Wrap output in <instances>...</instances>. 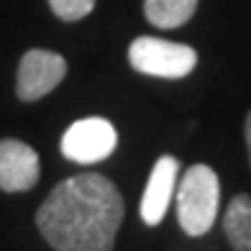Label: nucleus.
<instances>
[{"label":"nucleus","instance_id":"obj_1","mask_svg":"<svg viewBox=\"0 0 251 251\" xmlns=\"http://www.w3.org/2000/svg\"><path fill=\"white\" fill-rule=\"evenodd\" d=\"M123 213L118 187L85 172L49 192L36 210V228L54 251H113Z\"/></svg>","mask_w":251,"mask_h":251},{"label":"nucleus","instance_id":"obj_8","mask_svg":"<svg viewBox=\"0 0 251 251\" xmlns=\"http://www.w3.org/2000/svg\"><path fill=\"white\" fill-rule=\"evenodd\" d=\"M223 233L233 251H251V198L236 195L223 215Z\"/></svg>","mask_w":251,"mask_h":251},{"label":"nucleus","instance_id":"obj_3","mask_svg":"<svg viewBox=\"0 0 251 251\" xmlns=\"http://www.w3.org/2000/svg\"><path fill=\"white\" fill-rule=\"evenodd\" d=\"M128 62L141 75L162 77V79H182L195 70L198 51L187 47V44L139 36L128 47Z\"/></svg>","mask_w":251,"mask_h":251},{"label":"nucleus","instance_id":"obj_11","mask_svg":"<svg viewBox=\"0 0 251 251\" xmlns=\"http://www.w3.org/2000/svg\"><path fill=\"white\" fill-rule=\"evenodd\" d=\"M244 139H246V151H249V167H251V110L246 113V121H244Z\"/></svg>","mask_w":251,"mask_h":251},{"label":"nucleus","instance_id":"obj_4","mask_svg":"<svg viewBox=\"0 0 251 251\" xmlns=\"http://www.w3.org/2000/svg\"><path fill=\"white\" fill-rule=\"evenodd\" d=\"M118 133L105 118H82L75 121L62 136V154L75 164H95L116 151Z\"/></svg>","mask_w":251,"mask_h":251},{"label":"nucleus","instance_id":"obj_2","mask_svg":"<svg viewBox=\"0 0 251 251\" xmlns=\"http://www.w3.org/2000/svg\"><path fill=\"white\" fill-rule=\"evenodd\" d=\"M221 202L218 175L208 164L190 167L177 187V218L187 236H205L215 223Z\"/></svg>","mask_w":251,"mask_h":251},{"label":"nucleus","instance_id":"obj_10","mask_svg":"<svg viewBox=\"0 0 251 251\" xmlns=\"http://www.w3.org/2000/svg\"><path fill=\"white\" fill-rule=\"evenodd\" d=\"M49 8L59 21L75 24V21H82L85 16L93 13L95 0H49Z\"/></svg>","mask_w":251,"mask_h":251},{"label":"nucleus","instance_id":"obj_9","mask_svg":"<svg viewBox=\"0 0 251 251\" xmlns=\"http://www.w3.org/2000/svg\"><path fill=\"white\" fill-rule=\"evenodd\" d=\"M200 0H144V16L156 28H179L195 16Z\"/></svg>","mask_w":251,"mask_h":251},{"label":"nucleus","instance_id":"obj_7","mask_svg":"<svg viewBox=\"0 0 251 251\" xmlns=\"http://www.w3.org/2000/svg\"><path fill=\"white\" fill-rule=\"evenodd\" d=\"M179 177V162L175 156H159L156 164L151 167L149 182L141 195V221L146 226H159L167 215V208L172 202V195L177 190Z\"/></svg>","mask_w":251,"mask_h":251},{"label":"nucleus","instance_id":"obj_5","mask_svg":"<svg viewBox=\"0 0 251 251\" xmlns=\"http://www.w3.org/2000/svg\"><path fill=\"white\" fill-rule=\"evenodd\" d=\"M67 77V59L49 49H28L18 62L16 95L24 102H36Z\"/></svg>","mask_w":251,"mask_h":251},{"label":"nucleus","instance_id":"obj_6","mask_svg":"<svg viewBox=\"0 0 251 251\" xmlns=\"http://www.w3.org/2000/svg\"><path fill=\"white\" fill-rule=\"evenodd\" d=\"M41 175L39 154L18 139H0V190L26 192Z\"/></svg>","mask_w":251,"mask_h":251}]
</instances>
